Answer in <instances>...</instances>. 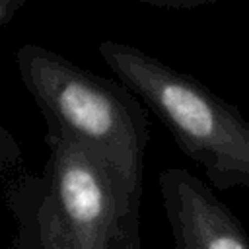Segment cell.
<instances>
[{
  "instance_id": "cell-1",
  "label": "cell",
  "mask_w": 249,
  "mask_h": 249,
  "mask_svg": "<svg viewBox=\"0 0 249 249\" xmlns=\"http://www.w3.org/2000/svg\"><path fill=\"white\" fill-rule=\"evenodd\" d=\"M49 158L39 177L8 195L16 218L10 249H140V202L74 142L45 134Z\"/></svg>"
},
{
  "instance_id": "cell-5",
  "label": "cell",
  "mask_w": 249,
  "mask_h": 249,
  "mask_svg": "<svg viewBox=\"0 0 249 249\" xmlns=\"http://www.w3.org/2000/svg\"><path fill=\"white\" fill-rule=\"evenodd\" d=\"M23 2L25 0H2L0 2V25H6Z\"/></svg>"
},
{
  "instance_id": "cell-4",
  "label": "cell",
  "mask_w": 249,
  "mask_h": 249,
  "mask_svg": "<svg viewBox=\"0 0 249 249\" xmlns=\"http://www.w3.org/2000/svg\"><path fill=\"white\" fill-rule=\"evenodd\" d=\"M173 249H249V233L212 187L181 167L158 177Z\"/></svg>"
},
{
  "instance_id": "cell-6",
  "label": "cell",
  "mask_w": 249,
  "mask_h": 249,
  "mask_svg": "<svg viewBox=\"0 0 249 249\" xmlns=\"http://www.w3.org/2000/svg\"><path fill=\"white\" fill-rule=\"evenodd\" d=\"M144 2H150V4L161 6V8H193V6L204 4V0H181V2H177V0H167V2H163V0H144Z\"/></svg>"
},
{
  "instance_id": "cell-2",
  "label": "cell",
  "mask_w": 249,
  "mask_h": 249,
  "mask_svg": "<svg viewBox=\"0 0 249 249\" xmlns=\"http://www.w3.org/2000/svg\"><path fill=\"white\" fill-rule=\"evenodd\" d=\"M16 66L47 132L89 152L123 189L142 196L150 138L144 103L121 82L88 72L41 45L19 47Z\"/></svg>"
},
{
  "instance_id": "cell-3",
  "label": "cell",
  "mask_w": 249,
  "mask_h": 249,
  "mask_svg": "<svg viewBox=\"0 0 249 249\" xmlns=\"http://www.w3.org/2000/svg\"><path fill=\"white\" fill-rule=\"evenodd\" d=\"M97 51L119 82L156 113L212 187H249V121L235 105L138 47L109 39Z\"/></svg>"
}]
</instances>
